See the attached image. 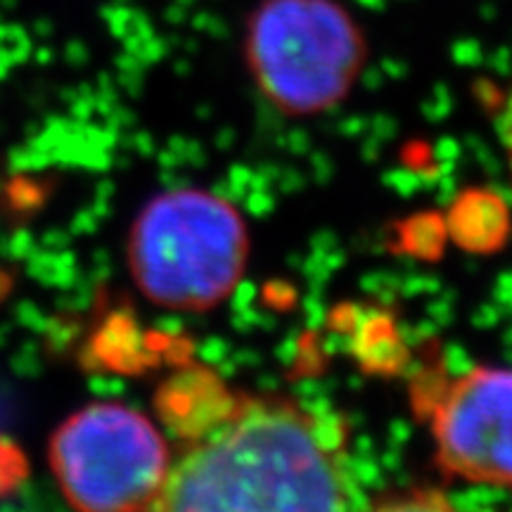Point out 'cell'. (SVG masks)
I'll return each mask as SVG.
<instances>
[{
  "instance_id": "obj_1",
  "label": "cell",
  "mask_w": 512,
  "mask_h": 512,
  "mask_svg": "<svg viewBox=\"0 0 512 512\" xmlns=\"http://www.w3.org/2000/svg\"><path fill=\"white\" fill-rule=\"evenodd\" d=\"M342 415L294 396H242L171 463L155 510H361Z\"/></svg>"
},
{
  "instance_id": "obj_6",
  "label": "cell",
  "mask_w": 512,
  "mask_h": 512,
  "mask_svg": "<svg viewBox=\"0 0 512 512\" xmlns=\"http://www.w3.org/2000/svg\"><path fill=\"white\" fill-rule=\"evenodd\" d=\"M233 399L235 392H230L219 375L202 366H192L169 377V382L159 389L157 411L171 432L190 441L214 425Z\"/></svg>"
},
{
  "instance_id": "obj_7",
  "label": "cell",
  "mask_w": 512,
  "mask_h": 512,
  "mask_svg": "<svg viewBox=\"0 0 512 512\" xmlns=\"http://www.w3.org/2000/svg\"><path fill=\"white\" fill-rule=\"evenodd\" d=\"M29 479V460L15 441L0 434V501L15 494Z\"/></svg>"
},
{
  "instance_id": "obj_5",
  "label": "cell",
  "mask_w": 512,
  "mask_h": 512,
  "mask_svg": "<svg viewBox=\"0 0 512 512\" xmlns=\"http://www.w3.org/2000/svg\"><path fill=\"white\" fill-rule=\"evenodd\" d=\"M415 403L446 477L512 489V368L472 366Z\"/></svg>"
},
{
  "instance_id": "obj_8",
  "label": "cell",
  "mask_w": 512,
  "mask_h": 512,
  "mask_svg": "<svg viewBox=\"0 0 512 512\" xmlns=\"http://www.w3.org/2000/svg\"><path fill=\"white\" fill-rule=\"evenodd\" d=\"M505 140H508V152H510V164H512V98L508 102V110H505Z\"/></svg>"
},
{
  "instance_id": "obj_2",
  "label": "cell",
  "mask_w": 512,
  "mask_h": 512,
  "mask_svg": "<svg viewBox=\"0 0 512 512\" xmlns=\"http://www.w3.org/2000/svg\"><path fill=\"white\" fill-rule=\"evenodd\" d=\"M249 226L228 197L174 188L152 197L128 233V271L147 302L207 313L238 290L249 264Z\"/></svg>"
},
{
  "instance_id": "obj_3",
  "label": "cell",
  "mask_w": 512,
  "mask_h": 512,
  "mask_svg": "<svg viewBox=\"0 0 512 512\" xmlns=\"http://www.w3.org/2000/svg\"><path fill=\"white\" fill-rule=\"evenodd\" d=\"M245 60L275 112L318 117L354 91L368 38L339 0H261L247 19Z\"/></svg>"
},
{
  "instance_id": "obj_4",
  "label": "cell",
  "mask_w": 512,
  "mask_h": 512,
  "mask_svg": "<svg viewBox=\"0 0 512 512\" xmlns=\"http://www.w3.org/2000/svg\"><path fill=\"white\" fill-rule=\"evenodd\" d=\"M48 460L72 508L133 512L155 510L174 456L150 415L121 401H98L57 427Z\"/></svg>"
}]
</instances>
